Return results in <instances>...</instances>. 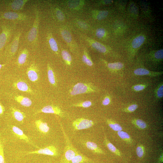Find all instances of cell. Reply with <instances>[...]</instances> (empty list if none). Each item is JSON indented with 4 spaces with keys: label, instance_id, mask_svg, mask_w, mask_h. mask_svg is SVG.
<instances>
[{
    "label": "cell",
    "instance_id": "60d3db41",
    "mask_svg": "<svg viewBox=\"0 0 163 163\" xmlns=\"http://www.w3.org/2000/svg\"><path fill=\"white\" fill-rule=\"evenodd\" d=\"M105 30L102 28H99L97 29L96 31V35L99 38H102L105 34Z\"/></svg>",
    "mask_w": 163,
    "mask_h": 163
},
{
    "label": "cell",
    "instance_id": "2e32d148",
    "mask_svg": "<svg viewBox=\"0 0 163 163\" xmlns=\"http://www.w3.org/2000/svg\"><path fill=\"white\" fill-rule=\"evenodd\" d=\"M35 124L37 130L43 134H47L50 130V127L47 124L41 119L36 120Z\"/></svg>",
    "mask_w": 163,
    "mask_h": 163
},
{
    "label": "cell",
    "instance_id": "ac0fdd59",
    "mask_svg": "<svg viewBox=\"0 0 163 163\" xmlns=\"http://www.w3.org/2000/svg\"><path fill=\"white\" fill-rule=\"evenodd\" d=\"M10 110L12 115L14 119L19 122L23 123L26 117L25 114L13 107H11Z\"/></svg>",
    "mask_w": 163,
    "mask_h": 163
},
{
    "label": "cell",
    "instance_id": "8992f818",
    "mask_svg": "<svg viewBox=\"0 0 163 163\" xmlns=\"http://www.w3.org/2000/svg\"><path fill=\"white\" fill-rule=\"evenodd\" d=\"M28 17L25 13L8 11L2 13L0 15V18L15 21H24L27 20Z\"/></svg>",
    "mask_w": 163,
    "mask_h": 163
},
{
    "label": "cell",
    "instance_id": "ee69618b",
    "mask_svg": "<svg viewBox=\"0 0 163 163\" xmlns=\"http://www.w3.org/2000/svg\"><path fill=\"white\" fill-rule=\"evenodd\" d=\"M78 24L81 27L83 28H86L87 27V25L84 22L79 21L78 22Z\"/></svg>",
    "mask_w": 163,
    "mask_h": 163
},
{
    "label": "cell",
    "instance_id": "4316f807",
    "mask_svg": "<svg viewBox=\"0 0 163 163\" xmlns=\"http://www.w3.org/2000/svg\"><path fill=\"white\" fill-rule=\"evenodd\" d=\"M145 40L143 36L140 35L136 37L133 40L132 45L134 48H137L139 47L144 42Z\"/></svg>",
    "mask_w": 163,
    "mask_h": 163
},
{
    "label": "cell",
    "instance_id": "f6af8a7d",
    "mask_svg": "<svg viewBox=\"0 0 163 163\" xmlns=\"http://www.w3.org/2000/svg\"><path fill=\"white\" fill-rule=\"evenodd\" d=\"M5 110L4 107L0 104V115L2 114Z\"/></svg>",
    "mask_w": 163,
    "mask_h": 163
},
{
    "label": "cell",
    "instance_id": "44dd1931",
    "mask_svg": "<svg viewBox=\"0 0 163 163\" xmlns=\"http://www.w3.org/2000/svg\"><path fill=\"white\" fill-rule=\"evenodd\" d=\"M91 160L78 153L72 160L70 163H90Z\"/></svg>",
    "mask_w": 163,
    "mask_h": 163
},
{
    "label": "cell",
    "instance_id": "1f68e13d",
    "mask_svg": "<svg viewBox=\"0 0 163 163\" xmlns=\"http://www.w3.org/2000/svg\"><path fill=\"white\" fill-rule=\"evenodd\" d=\"M62 36L65 40L67 43H70L72 40V37L69 32L66 30H63L61 32Z\"/></svg>",
    "mask_w": 163,
    "mask_h": 163
},
{
    "label": "cell",
    "instance_id": "52a82bcc",
    "mask_svg": "<svg viewBox=\"0 0 163 163\" xmlns=\"http://www.w3.org/2000/svg\"><path fill=\"white\" fill-rule=\"evenodd\" d=\"M94 124L92 120L82 118L75 120L72 123V126L74 129L77 130L90 128Z\"/></svg>",
    "mask_w": 163,
    "mask_h": 163
},
{
    "label": "cell",
    "instance_id": "e575fe53",
    "mask_svg": "<svg viewBox=\"0 0 163 163\" xmlns=\"http://www.w3.org/2000/svg\"><path fill=\"white\" fill-rule=\"evenodd\" d=\"M138 104H132L124 108L123 109V111L126 113H132L135 111L138 108Z\"/></svg>",
    "mask_w": 163,
    "mask_h": 163
},
{
    "label": "cell",
    "instance_id": "7dc6e473",
    "mask_svg": "<svg viewBox=\"0 0 163 163\" xmlns=\"http://www.w3.org/2000/svg\"><path fill=\"white\" fill-rule=\"evenodd\" d=\"M5 65V64H0V69L2 67L4 66Z\"/></svg>",
    "mask_w": 163,
    "mask_h": 163
},
{
    "label": "cell",
    "instance_id": "836d02e7",
    "mask_svg": "<svg viewBox=\"0 0 163 163\" xmlns=\"http://www.w3.org/2000/svg\"><path fill=\"white\" fill-rule=\"evenodd\" d=\"M148 85L146 84H137L133 86L132 89L135 92H139L143 90Z\"/></svg>",
    "mask_w": 163,
    "mask_h": 163
},
{
    "label": "cell",
    "instance_id": "7c38bea8",
    "mask_svg": "<svg viewBox=\"0 0 163 163\" xmlns=\"http://www.w3.org/2000/svg\"><path fill=\"white\" fill-rule=\"evenodd\" d=\"M134 74L137 76H147L151 77H156L163 74V72H153L142 68H139L135 69Z\"/></svg>",
    "mask_w": 163,
    "mask_h": 163
},
{
    "label": "cell",
    "instance_id": "b9f144b4",
    "mask_svg": "<svg viewBox=\"0 0 163 163\" xmlns=\"http://www.w3.org/2000/svg\"><path fill=\"white\" fill-rule=\"evenodd\" d=\"M0 163H5L3 146L1 143H0Z\"/></svg>",
    "mask_w": 163,
    "mask_h": 163
},
{
    "label": "cell",
    "instance_id": "f35d334b",
    "mask_svg": "<svg viewBox=\"0 0 163 163\" xmlns=\"http://www.w3.org/2000/svg\"><path fill=\"white\" fill-rule=\"evenodd\" d=\"M153 57L156 60H160L162 59L163 58V49L156 51L154 54Z\"/></svg>",
    "mask_w": 163,
    "mask_h": 163
},
{
    "label": "cell",
    "instance_id": "d6986e66",
    "mask_svg": "<svg viewBox=\"0 0 163 163\" xmlns=\"http://www.w3.org/2000/svg\"><path fill=\"white\" fill-rule=\"evenodd\" d=\"M104 143L110 151L117 156H121V154L120 151L110 142L105 134L104 136Z\"/></svg>",
    "mask_w": 163,
    "mask_h": 163
},
{
    "label": "cell",
    "instance_id": "4dcf8cb0",
    "mask_svg": "<svg viewBox=\"0 0 163 163\" xmlns=\"http://www.w3.org/2000/svg\"><path fill=\"white\" fill-rule=\"evenodd\" d=\"M62 56L64 60L66 63L70 65L72 61V57L68 52L66 50H62L61 53Z\"/></svg>",
    "mask_w": 163,
    "mask_h": 163
},
{
    "label": "cell",
    "instance_id": "ffe728a7",
    "mask_svg": "<svg viewBox=\"0 0 163 163\" xmlns=\"http://www.w3.org/2000/svg\"><path fill=\"white\" fill-rule=\"evenodd\" d=\"M14 100L22 106L25 107H29L32 104V101L29 98L20 95L15 96Z\"/></svg>",
    "mask_w": 163,
    "mask_h": 163
},
{
    "label": "cell",
    "instance_id": "83f0119b",
    "mask_svg": "<svg viewBox=\"0 0 163 163\" xmlns=\"http://www.w3.org/2000/svg\"><path fill=\"white\" fill-rule=\"evenodd\" d=\"M117 133L118 136L127 143L131 144L132 142V139L126 132L122 130L118 131Z\"/></svg>",
    "mask_w": 163,
    "mask_h": 163
},
{
    "label": "cell",
    "instance_id": "c3c4849f",
    "mask_svg": "<svg viewBox=\"0 0 163 163\" xmlns=\"http://www.w3.org/2000/svg\"></svg>",
    "mask_w": 163,
    "mask_h": 163
},
{
    "label": "cell",
    "instance_id": "4fadbf2b",
    "mask_svg": "<svg viewBox=\"0 0 163 163\" xmlns=\"http://www.w3.org/2000/svg\"><path fill=\"white\" fill-rule=\"evenodd\" d=\"M11 128L13 134L18 139L23 140L37 148H39L33 143L29 137L25 135L22 130L19 128L14 126H12Z\"/></svg>",
    "mask_w": 163,
    "mask_h": 163
},
{
    "label": "cell",
    "instance_id": "277c9868",
    "mask_svg": "<svg viewBox=\"0 0 163 163\" xmlns=\"http://www.w3.org/2000/svg\"><path fill=\"white\" fill-rule=\"evenodd\" d=\"M21 34V31H20L17 32L11 42L6 47L5 53L8 58H12L16 53L18 49Z\"/></svg>",
    "mask_w": 163,
    "mask_h": 163
},
{
    "label": "cell",
    "instance_id": "bcb514c9",
    "mask_svg": "<svg viewBox=\"0 0 163 163\" xmlns=\"http://www.w3.org/2000/svg\"><path fill=\"white\" fill-rule=\"evenodd\" d=\"M104 3L106 4L111 3L112 2V1L111 0H105L104 1Z\"/></svg>",
    "mask_w": 163,
    "mask_h": 163
},
{
    "label": "cell",
    "instance_id": "e0dca14e",
    "mask_svg": "<svg viewBox=\"0 0 163 163\" xmlns=\"http://www.w3.org/2000/svg\"><path fill=\"white\" fill-rule=\"evenodd\" d=\"M28 55L29 51L26 48H24L20 52L17 61L18 67H20L26 62Z\"/></svg>",
    "mask_w": 163,
    "mask_h": 163
},
{
    "label": "cell",
    "instance_id": "9c48e42d",
    "mask_svg": "<svg viewBox=\"0 0 163 163\" xmlns=\"http://www.w3.org/2000/svg\"><path fill=\"white\" fill-rule=\"evenodd\" d=\"M40 113L54 114L62 117L64 116V112L58 106L53 105H48L37 111L35 114Z\"/></svg>",
    "mask_w": 163,
    "mask_h": 163
},
{
    "label": "cell",
    "instance_id": "74e56055",
    "mask_svg": "<svg viewBox=\"0 0 163 163\" xmlns=\"http://www.w3.org/2000/svg\"><path fill=\"white\" fill-rule=\"evenodd\" d=\"M108 14L107 11H101L99 12L96 16V18L98 20H101L105 18Z\"/></svg>",
    "mask_w": 163,
    "mask_h": 163
},
{
    "label": "cell",
    "instance_id": "f1b7e54d",
    "mask_svg": "<svg viewBox=\"0 0 163 163\" xmlns=\"http://www.w3.org/2000/svg\"><path fill=\"white\" fill-rule=\"evenodd\" d=\"M92 46L100 52L104 53L107 51L106 48L104 45L97 42H94L91 44Z\"/></svg>",
    "mask_w": 163,
    "mask_h": 163
},
{
    "label": "cell",
    "instance_id": "d590c367",
    "mask_svg": "<svg viewBox=\"0 0 163 163\" xmlns=\"http://www.w3.org/2000/svg\"><path fill=\"white\" fill-rule=\"evenodd\" d=\"M92 105V103L89 101H86L84 102L74 104L73 106L76 107H82L84 108H88Z\"/></svg>",
    "mask_w": 163,
    "mask_h": 163
},
{
    "label": "cell",
    "instance_id": "d6a6232c",
    "mask_svg": "<svg viewBox=\"0 0 163 163\" xmlns=\"http://www.w3.org/2000/svg\"><path fill=\"white\" fill-rule=\"evenodd\" d=\"M136 153L137 156L140 158H142L145 154V148L142 144L139 145L136 149Z\"/></svg>",
    "mask_w": 163,
    "mask_h": 163
},
{
    "label": "cell",
    "instance_id": "cb8c5ba5",
    "mask_svg": "<svg viewBox=\"0 0 163 163\" xmlns=\"http://www.w3.org/2000/svg\"><path fill=\"white\" fill-rule=\"evenodd\" d=\"M108 68L111 71H116L122 69L124 66L123 63L120 62L108 63L107 65Z\"/></svg>",
    "mask_w": 163,
    "mask_h": 163
},
{
    "label": "cell",
    "instance_id": "5b68a950",
    "mask_svg": "<svg viewBox=\"0 0 163 163\" xmlns=\"http://www.w3.org/2000/svg\"><path fill=\"white\" fill-rule=\"evenodd\" d=\"M14 27L8 24L2 25V31L0 34V51L8 42L11 37Z\"/></svg>",
    "mask_w": 163,
    "mask_h": 163
},
{
    "label": "cell",
    "instance_id": "6da1fadb",
    "mask_svg": "<svg viewBox=\"0 0 163 163\" xmlns=\"http://www.w3.org/2000/svg\"><path fill=\"white\" fill-rule=\"evenodd\" d=\"M66 141V146L64 152L59 163H70L72 160L78 153L74 147L63 129L62 125L60 124Z\"/></svg>",
    "mask_w": 163,
    "mask_h": 163
},
{
    "label": "cell",
    "instance_id": "ba28073f",
    "mask_svg": "<svg viewBox=\"0 0 163 163\" xmlns=\"http://www.w3.org/2000/svg\"><path fill=\"white\" fill-rule=\"evenodd\" d=\"M26 154H37L56 156L58 155V150L55 146L50 145L45 148L40 149L37 150L27 152Z\"/></svg>",
    "mask_w": 163,
    "mask_h": 163
},
{
    "label": "cell",
    "instance_id": "603a6c76",
    "mask_svg": "<svg viewBox=\"0 0 163 163\" xmlns=\"http://www.w3.org/2000/svg\"><path fill=\"white\" fill-rule=\"evenodd\" d=\"M154 96L156 100L158 101L163 97V82L159 83L156 87L154 90Z\"/></svg>",
    "mask_w": 163,
    "mask_h": 163
},
{
    "label": "cell",
    "instance_id": "3957f363",
    "mask_svg": "<svg viewBox=\"0 0 163 163\" xmlns=\"http://www.w3.org/2000/svg\"><path fill=\"white\" fill-rule=\"evenodd\" d=\"M35 17L32 27L26 35V39L31 44H35L38 40V33L39 20V12L38 10L35 11Z\"/></svg>",
    "mask_w": 163,
    "mask_h": 163
},
{
    "label": "cell",
    "instance_id": "7a4b0ae2",
    "mask_svg": "<svg viewBox=\"0 0 163 163\" xmlns=\"http://www.w3.org/2000/svg\"><path fill=\"white\" fill-rule=\"evenodd\" d=\"M98 91L96 87L90 83L79 82L75 84L69 91L70 94L75 95L96 92Z\"/></svg>",
    "mask_w": 163,
    "mask_h": 163
},
{
    "label": "cell",
    "instance_id": "d4e9b609",
    "mask_svg": "<svg viewBox=\"0 0 163 163\" xmlns=\"http://www.w3.org/2000/svg\"><path fill=\"white\" fill-rule=\"evenodd\" d=\"M132 123L139 129H143L147 127V124L143 120L139 119L134 118L132 119Z\"/></svg>",
    "mask_w": 163,
    "mask_h": 163
},
{
    "label": "cell",
    "instance_id": "9a60e30c",
    "mask_svg": "<svg viewBox=\"0 0 163 163\" xmlns=\"http://www.w3.org/2000/svg\"><path fill=\"white\" fill-rule=\"evenodd\" d=\"M85 146L94 153L105 154L104 152L97 145L92 142L87 141L85 144Z\"/></svg>",
    "mask_w": 163,
    "mask_h": 163
},
{
    "label": "cell",
    "instance_id": "5bb4252c",
    "mask_svg": "<svg viewBox=\"0 0 163 163\" xmlns=\"http://www.w3.org/2000/svg\"><path fill=\"white\" fill-rule=\"evenodd\" d=\"M13 87L19 91L29 93H33V90L27 84L22 80L15 82L13 84Z\"/></svg>",
    "mask_w": 163,
    "mask_h": 163
},
{
    "label": "cell",
    "instance_id": "8fae6325",
    "mask_svg": "<svg viewBox=\"0 0 163 163\" xmlns=\"http://www.w3.org/2000/svg\"><path fill=\"white\" fill-rule=\"evenodd\" d=\"M27 0H14L6 2V6L8 9L13 11H19L22 9Z\"/></svg>",
    "mask_w": 163,
    "mask_h": 163
},
{
    "label": "cell",
    "instance_id": "7402d4cb",
    "mask_svg": "<svg viewBox=\"0 0 163 163\" xmlns=\"http://www.w3.org/2000/svg\"><path fill=\"white\" fill-rule=\"evenodd\" d=\"M47 76L50 83L54 86H56L57 83L54 73L50 66L47 64Z\"/></svg>",
    "mask_w": 163,
    "mask_h": 163
},
{
    "label": "cell",
    "instance_id": "f546056e",
    "mask_svg": "<svg viewBox=\"0 0 163 163\" xmlns=\"http://www.w3.org/2000/svg\"><path fill=\"white\" fill-rule=\"evenodd\" d=\"M48 42L51 50L57 53L58 50L57 43L55 39L51 36L49 37Z\"/></svg>",
    "mask_w": 163,
    "mask_h": 163
},
{
    "label": "cell",
    "instance_id": "8d00e7d4",
    "mask_svg": "<svg viewBox=\"0 0 163 163\" xmlns=\"http://www.w3.org/2000/svg\"><path fill=\"white\" fill-rule=\"evenodd\" d=\"M82 61L85 63L89 66H91L93 65L92 61L86 53H85L82 56Z\"/></svg>",
    "mask_w": 163,
    "mask_h": 163
},
{
    "label": "cell",
    "instance_id": "484cf974",
    "mask_svg": "<svg viewBox=\"0 0 163 163\" xmlns=\"http://www.w3.org/2000/svg\"><path fill=\"white\" fill-rule=\"evenodd\" d=\"M106 121L108 126L114 131L118 132L122 130L121 126L114 121L110 119H107Z\"/></svg>",
    "mask_w": 163,
    "mask_h": 163
},
{
    "label": "cell",
    "instance_id": "ab89813d",
    "mask_svg": "<svg viewBox=\"0 0 163 163\" xmlns=\"http://www.w3.org/2000/svg\"><path fill=\"white\" fill-rule=\"evenodd\" d=\"M55 13L56 18L59 21H62L64 20V15L59 9L56 8L55 10Z\"/></svg>",
    "mask_w": 163,
    "mask_h": 163
},
{
    "label": "cell",
    "instance_id": "30bf717a",
    "mask_svg": "<svg viewBox=\"0 0 163 163\" xmlns=\"http://www.w3.org/2000/svg\"><path fill=\"white\" fill-rule=\"evenodd\" d=\"M39 70L34 63L31 64L27 69L26 74L29 79L32 82H36L39 79Z\"/></svg>",
    "mask_w": 163,
    "mask_h": 163
},
{
    "label": "cell",
    "instance_id": "7bdbcfd3",
    "mask_svg": "<svg viewBox=\"0 0 163 163\" xmlns=\"http://www.w3.org/2000/svg\"><path fill=\"white\" fill-rule=\"evenodd\" d=\"M111 102V98L109 96H107L103 100L102 103L104 106H107L110 104Z\"/></svg>",
    "mask_w": 163,
    "mask_h": 163
}]
</instances>
